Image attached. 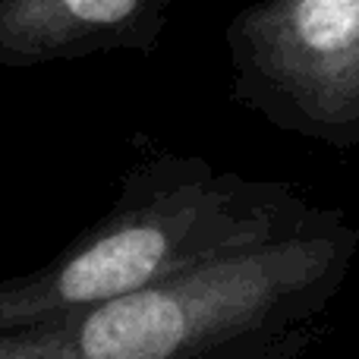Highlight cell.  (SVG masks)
<instances>
[{"label":"cell","instance_id":"obj_1","mask_svg":"<svg viewBox=\"0 0 359 359\" xmlns=\"http://www.w3.org/2000/svg\"><path fill=\"white\" fill-rule=\"evenodd\" d=\"M359 255V227L318 221L95 309L4 331L0 359H306Z\"/></svg>","mask_w":359,"mask_h":359},{"label":"cell","instance_id":"obj_2","mask_svg":"<svg viewBox=\"0 0 359 359\" xmlns=\"http://www.w3.org/2000/svg\"><path fill=\"white\" fill-rule=\"evenodd\" d=\"M293 183L215 170L202 158H158L114 211L48 268L0 284V334L57 322L189 274L318 221Z\"/></svg>","mask_w":359,"mask_h":359},{"label":"cell","instance_id":"obj_3","mask_svg":"<svg viewBox=\"0 0 359 359\" xmlns=\"http://www.w3.org/2000/svg\"><path fill=\"white\" fill-rule=\"evenodd\" d=\"M227 50L243 107L328 151L359 149V0H255Z\"/></svg>","mask_w":359,"mask_h":359},{"label":"cell","instance_id":"obj_4","mask_svg":"<svg viewBox=\"0 0 359 359\" xmlns=\"http://www.w3.org/2000/svg\"><path fill=\"white\" fill-rule=\"evenodd\" d=\"M170 0H0V63L149 44Z\"/></svg>","mask_w":359,"mask_h":359}]
</instances>
